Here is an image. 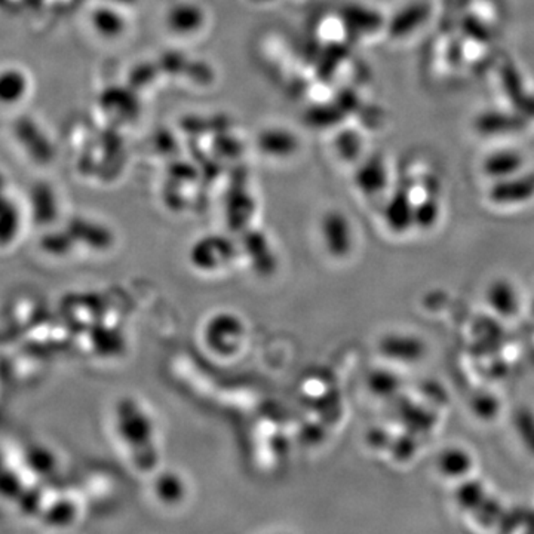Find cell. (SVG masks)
I'll return each mask as SVG.
<instances>
[{
	"label": "cell",
	"mask_w": 534,
	"mask_h": 534,
	"mask_svg": "<svg viewBox=\"0 0 534 534\" xmlns=\"http://www.w3.org/2000/svg\"><path fill=\"white\" fill-rule=\"evenodd\" d=\"M534 196V172L498 180L491 188L490 200L498 205L522 204Z\"/></svg>",
	"instance_id": "cell-1"
},
{
	"label": "cell",
	"mask_w": 534,
	"mask_h": 534,
	"mask_svg": "<svg viewBox=\"0 0 534 534\" xmlns=\"http://www.w3.org/2000/svg\"><path fill=\"white\" fill-rule=\"evenodd\" d=\"M487 300L498 315L514 316L519 309V293L512 283L505 280L491 283L487 292Z\"/></svg>",
	"instance_id": "cell-6"
},
{
	"label": "cell",
	"mask_w": 534,
	"mask_h": 534,
	"mask_svg": "<svg viewBox=\"0 0 534 534\" xmlns=\"http://www.w3.org/2000/svg\"><path fill=\"white\" fill-rule=\"evenodd\" d=\"M522 119L503 112H486L477 119V129L486 136H502L519 131Z\"/></svg>",
	"instance_id": "cell-8"
},
{
	"label": "cell",
	"mask_w": 534,
	"mask_h": 534,
	"mask_svg": "<svg viewBox=\"0 0 534 534\" xmlns=\"http://www.w3.org/2000/svg\"><path fill=\"white\" fill-rule=\"evenodd\" d=\"M522 164H524V159H522L521 153L510 150V149H503V150H498V152L487 156L483 168L487 176L500 180L519 174Z\"/></svg>",
	"instance_id": "cell-5"
},
{
	"label": "cell",
	"mask_w": 534,
	"mask_h": 534,
	"mask_svg": "<svg viewBox=\"0 0 534 534\" xmlns=\"http://www.w3.org/2000/svg\"><path fill=\"white\" fill-rule=\"evenodd\" d=\"M472 406H474L475 413H477L479 417H483V419H491V417H495L498 408V404L496 403L495 398H491L490 395L479 396V398L475 399Z\"/></svg>",
	"instance_id": "cell-15"
},
{
	"label": "cell",
	"mask_w": 534,
	"mask_h": 534,
	"mask_svg": "<svg viewBox=\"0 0 534 534\" xmlns=\"http://www.w3.org/2000/svg\"><path fill=\"white\" fill-rule=\"evenodd\" d=\"M439 207L434 200H426L416 205L415 226L422 229H429L438 220Z\"/></svg>",
	"instance_id": "cell-14"
},
{
	"label": "cell",
	"mask_w": 534,
	"mask_h": 534,
	"mask_svg": "<svg viewBox=\"0 0 534 534\" xmlns=\"http://www.w3.org/2000/svg\"><path fill=\"white\" fill-rule=\"evenodd\" d=\"M484 500V488L481 484L477 481L463 484L457 491V502L460 507L467 508V509H474L478 508Z\"/></svg>",
	"instance_id": "cell-13"
},
{
	"label": "cell",
	"mask_w": 534,
	"mask_h": 534,
	"mask_svg": "<svg viewBox=\"0 0 534 534\" xmlns=\"http://www.w3.org/2000/svg\"><path fill=\"white\" fill-rule=\"evenodd\" d=\"M30 91V79L20 67H5L0 70V106L11 108L23 103Z\"/></svg>",
	"instance_id": "cell-3"
},
{
	"label": "cell",
	"mask_w": 534,
	"mask_h": 534,
	"mask_svg": "<svg viewBox=\"0 0 534 534\" xmlns=\"http://www.w3.org/2000/svg\"><path fill=\"white\" fill-rule=\"evenodd\" d=\"M380 351L386 358L410 364L420 361L425 356L426 344L416 335L391 334L382 340Z\"/></svg>",
	"instance_id": "cell-2"
},
{
	"label": "cell",
	"mask_w": 534,
	"mask_h": 534,
	"mask_svg": "<svg viewBox=\"0 0 534 534\" xmlns=\"http://www.w3.org/2000/svg\"><path fill=\"white\" fill-rule=\"evenodd\" d=\"M327 242L330 252L335 255H346L352 248V231L347 220L333 216L327 224Z\"/></svg>",
	"instance_id": "cell-10"
},
{
	"label": "cell",
	"mask_w": 534,
	"mask_h": 534,
	"mask_svg": "<svg viewBox=\"0 0 534 534\" xmlns=\"http://www.w3.org/2000/svg\"><path fill=\"white\" fill-rule=\"evenodd\" d=\"M429 14H431L429 5L423 4V2L408 5L407 8H404L398 15L395 16L391 27L392 32L396 36L408 35V33L422 26L427 20Z\"/></svg>",
	"instance_id": "cell-9"
},
{
	"label": "cell",
	"mask_w": 534,
	"mask_h": 534,
	"mask_svg": "<svg viewBox=\"0 0 534 534\" xmlns=\"http://www.w3.org/2000/svg\"><path fill=\"white\" fill-rule=\"evenodd\" d=\"M416 205L407 191H398L386 207V221L396 233H404L415 226Z\"/></svg>",
	"instance_id": "cell-4"
},
{
	"label": "cell",
	"mask_w": 534,
	"mask_h": 534,
	"mask_svg": "<svg viewBox=\"0 0 534 534\" xmlns=\"http://www.w3.org/2000/svg\"><path fill=\"white\" fill-rule=\"evenodd\" d=\"M359 184L364 191H367L370 195L373 193H379L383 190V188L386 186V169L383 167L382 162L375 160L370 165L364 168V171L361 172V179H359Z\"/></svg>",
	"instance_id": "cell-11"
},
{
	"label": "cell",
	"mask_w": 534,
	"mask_h": 534,
	"mask_svg": "<svg viewBox=\"0 0 534 534\" xmlns=\"http://www.w3.org/2000/svg\"><path fill=\"white\" fill-rule=\"evenodd\" d=\"M472 467L474 463L471 455L457 447L446 448L438 457L439 472L447 478H463L469 474Z\"/></svg>",
	"instance_id": "cell-7"
},
{
	"label": "cell",
	"mask_w": 534,
	"mask_h": 534,
	"mask_svg": "<svg viewBox=\"0 0 534 534\" xmlns=\"http://www.w3.org/2000/svg\"><path fill=\"white\" fill-rule=\"evenodd\" d=\"M371 391L379 396H391L398 391V375L389 371H375L370 379Z\"/></svg>",
	"instance_id": "cell-12"
}]
</instances>
